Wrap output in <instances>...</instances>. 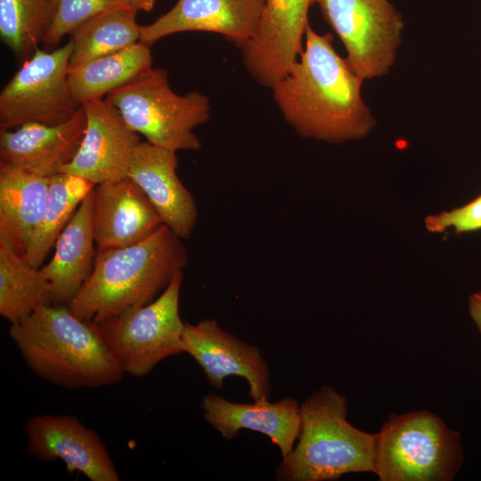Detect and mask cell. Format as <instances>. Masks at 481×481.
Listing matches in <instances>:
<instances>
[{"mask_svg":"<svg viewBox=\"0 0 481 481\" xmlns=\"http://www.w3.org/2000/svg\"><path fill=\"white\" fill-rule=\"evenodd\" d=\"M306 44L289 72L271 89L286 122L303 138L331 143L365 137L376 121L363 100L364 79L332 45V35L310 25Z\"/></svg>","mask_w":481,"mask_h":481,"instance_id":"obj_1","label":"cell"},{"mask_svg":"<svg viewBox=\"0 0 481 481\" xmlns=\"http://www.w3.org/2000/svg\"><path fill=\"white\" fill-rule=\"evenodd\" d=\"M9 336L38 377L67 388L116 384L124 372L95 322L82 320L68 306L46 304L11 324Z\"/></svg>","mask_w":481,"mask_h":481,"instance_id":"obj_2","label":"cell"},{"mask_svg":"<svg viewBox=\"0 0 481 481\" xmlns=\"http://www.w3.org/2000/svg\"><path fill=\"white\" fill-rule=\"evenodd\" d=\"M187 263L182 239L162 224L139 242L98 249L91 274L68 306L82 320L102 322L150 303Z\"/></svg>","mask_w":481,"mask_h":481,"instance_id":"obj_3","label":"cell"},{"mask_svg":"<svg viewBox=\"0 0 481 481\" xmlns=\"http://www.w3.org/2000/svg\"><path fill=\"white\" fill-rule=\"evenodd\" d=\"M301 428L292 451L276 469L281 481H329L375 471L377 434L351 425L346 398L330 386L300 405Z\"/></svg>","mask_w":481,"mask_h":481,"instance_id":"obj_4","label":"cell"},{"mask_svg":"<svg viewBox=\"0 0 481 481\" xmlns=\"http://www.w3.org/2000/svg\"><path fill=\"white\" fill-rule=\"evenodd\" d=\"M462 463L459 433L429 412L391 414L377 433L374 473L381 481H450Z\"/></svg>","mask_w":481,"mask_h":481,"instance_id":"obj_5","label":"cell"},{"mask_svg":"<svg viewBox=\"0 0 481 481\" xmlns=\"http://www.w3.org/2000/svg\"><path fill=\"white\" fill-rule=\"evenodd\" d=\"M104 99L147 142L174 151L200 149L193 129L209 119V100L197 91L175 94L166 69L151 68Z\"/></svg>","mask_w":481,"mask_h":481,"instance_id":"obj_6","label":"cell"},{"mask_svg":"<svg viewBox=\"0 0 481 481\" xmlns=\"http://www.w3.org/2000/svg\"><path fill=\"white\" fill-rule=\"evenodd\" d=\"M183 272L177 273L155 300L95 322L124 374L143 377L166 358L183 353Z\"/></svg>","mask_w":481,"mask_h":481,"instance_id":"obj_7","label":"cell"},{"mask_svg":"<svg viewBox=\"0 0 481 481\" xmlns=\"http://www.w3.org/2000/svg\"><path fill=\"white\" fill-rule=\"evenodd\" d=\"M72 42L52 52L37 48L0 94V130L29 122L56 125L80 108L69 82Z\"/></svg>","mask_w":481,"mask_h":481,"instance_id":"obj_8","label":"cell"},{"mask_svg":"<svg viewBox=\"0 0 481 481\" xmlns=\"http://www.w3.org/2000/svg\"><path fill=\"white\" fill-rule=\"evenodd\" d=\"M325 20L342 41L346 61L363 79L387 74L404 22L388 0H319Z\"/></svg>","mask_w":481,"mask_h":481,"instance_id":"obj_9","label":"cell"},{"mask_svg":"<svg viewBox=\"0 0 481 481\" xmlns=\"http://www.w3.org/2000/svg\"><path fill=\"white\" fill-rule=\"evenodd\" d=\"M319 0H265L257 29L240 49L243 63L255 80L272 88L303 52L308 11Z\"/></svg>","mask_w":481,"mask_h":481,"instance_id":"obj_10","label":"cell"},{"mask_svg":"<svg viewBox=\"0 0 481 481\" xmlns=\"http://www.w3.org/2000/svg\"><path fill=\"white\" fill-rule=\"evenodd\" d=\"M183 352L201 367L208 382L222 388L229 376L244 379L254 400H269L270 371L260 349L224 330L214 319L185 323Z\"/></svg>","mask_w":481,"mask_h":481,"instance_id":"obj_11","label":"cell"},{"mask_svg":"<svg viewBox=\"0 0 481 481\" xmlns=\"http://www.w3.org/2000/svg\"><path fill=\"white\" fill-rule=\"evenodd\" d=\"M28 452L41 461L61 460L69 471L91 481H118L119 475L100 436L71 415L39 414L25 427Z\"/></svg>","mask_w":481,"mask_h":481,"instance_id":"obj_12","label":"cell"},{"mask_svg":"<svg viewBox=\"0 0 481 481\" xmlns=\"http://www.w3.org/2000/svg\"><path fill=\"white\" fill-rule=\"evenodd\" d=\"M82 106L86 117L85 133L63 173L83 177L95 185L128 176L131 158L141 143L139 134L105 99Z\"/></svg>","mask_w":481,"mask_h":481,"instance_id":"obj_13","label":"cell"},{"mask_svg":"<svg viewBox=\"0 0 481 481\" xmlns=\"http://www.w3.org/2000/svg\"><path fill=\"white\" fill-rule=\"evenodd\" d=\"M265 0H178L153 22L140 25V42L151 46L186 31L221 34L240 49L256 33Z\"/></svg>","mask_w":481,"mask_h":481,"instance_id":"obj_14","label":"cell"},{"mask_svg":"<svg viewBox=\"0 0 481 481\" xmlns=\"http://www.w3.org/2000/svg\"><path fill=\"white\" fill-rule=\"evenodd\" d=\"M86 124L84 107L56 125L23 124L16 130H0V162L42 177L63 173L75 157Z\"/></svg>","mask_w":481,"mask_h":481,"instance_id":"obj_15","label":"cell"},{"mask_svg":"<svg viewBox=\"0 0 481 481\" xmlns=\"http://www.w3.org/2000/svg\"><path fill=\"white\" fill-rule=\"evenodd\" d=\"M176 151L141 142L130 160L128 176L143 191L163 224L182 240L196 225L198 209L191 192L179 179Z\"/></svg>","mask_w":481,"mask_h":481,"instance_id":"obj_16","label":"cell"},{"mask_svg":"<svg viewBox=\"0 0 481 481\" xmlns=\"http://www.w3.org/2000/svg\"><path fill=\"white\" fill-rule=\"evenodd\" d=\"M93 224L98 249L141 241L162 224L156 209L129 176L94 188Z\"/></svg>","mask_w":481,"mask_h":481,"instance_id":"obj_17","label":"cell"},{"mask_svg":"<svg viewBox=\"0 0 481 481\" xmlns=\"http://www.w3.org/2000/svg\"><path fill=\"white\" fill-rule=\"evenodd\" d=\"M204 420L223 438L232 440L241 429L261 433L278 446L284 458L292 451L301 428L300 405L284 397L275 403L256 400L252 404L232 403L208 393L201 399Z\"/></svg>","mask_w":481,"mask_h":481,"instance_id":"obj_18","label":"cell"},{"mask_svg":"<svg viewBox=\"0 0 481 481\" xmlns=\"http://www.w3.org/2000/svg\"><path fill=\"white\" fill-rule=\"evenodd\" d=\"M94 189L84 198L54 245L51 260L40 270L50 289V303L68 306L92 273L95 252Z\"/></svg>","mask_w":481,"mask_h":481,"instance_id":"obj_19","label":"cell"},{"mask_svg":"<svg viewBox=\"0 0 481 481\" xmlns=\"http://www.w3.org/2000/svg\"><path fill=\"white\" fill-rule=\"evenodd\" d=\"M49 181L0 162V240L22 257L40 223Z\"/></svg>","mask_w":481,"mask_h":481,"instance_id":"obj_20","label":"cell"},{"mask_svg":"<svg viewBox=\"0 0 481 481\" xmlns=\"http://www.w3.org/2000/svg\"><path fill=\"white\" fill-rule=\"evenodd\" d=\"M151 68V46L138 41L120 51L69 69L68 82L73 97L82 105L102 100Z\"/></svg>","mask_w":481,"mask_h":481,"instance_id":"obj_21","label":"cell"},{"mask_svg":"<svg viewBox=\"0 0 481 481\" xmlns=\"http://www.w3.org/2000/svg\"><path fill=\"white\" fill-rule=\"evenodd\" d=\"M94 186L83 177L67 173L50 177L44 212L24 257L29 265L41 267L77 208Z\"/></svg>","mask_w":481,"mask_h":481,"instance_id":"obj_22","label":"cell"},{"mask_svg":"<svg viewBox=\"0 0 481 481\" xmlns=\"http://www.w3.org/2000/svg\"><path fill=\"white\" fill-rule=\"evenodd\" d=\"M46 304H51L50 289L40 268L0 240L1 316L15 324Z\"/></svg>","mask_w":481,"mask_h":481,"instance_id":"obj_23","label":"cell"},{"mask_svg":"<svg viewBox=\"0 0 481 481\" xmlns=\"http://www.w3.org/2000/svg\"><path fill=\"white\" fill-rule=\"evenodd\" d=\"M136 12L123 6L103 11L71 34L69 69L116 53L140 41Z\"/></svg>","mask_w":481,"mask_h":481,"instance_id":"obj_24","label":"cell"},{"mask_svg":"<svg viewBox=\"0 0 481 481\" xmlns=\"http://www.w3.org/2000/svg\"><path fill=\"white\" fill-rule=\"evenodd\" d=\"M50 19L49 0H0L1 40L15 54L28 58L43 41Z\"/></svg>","mask_w":481,"mask_h":481,"instance_id":"obj_25","label":"cell"},{"mask_svg":"<svg viewBox=\"0 0 481 481\" xmlns=\"http://www.w3.org/2000/svg\"><path fill=\"white\" fill-rule=\"evenodd\" d=\"M51 19L43 42L55 46L93 16L121 5L117 0H49ZM125 7V6H123Z\"/></svg>","mask_w":481,"mask_h":481,"instance_id":"obj_26","label":"cell"},{"mask_svg":"<svg viewBox=\"0 0 481 481\" xmlns=\"http://www.w3.org/2000/svg\"><path fill=\"white\" fill-rule=\"evenodd\" d=\"M425 226L432 232H444L448 229L456 233L481 230V194L461 207L428 216Z\"/></svg>","mask_w":481,"mask_h":481,"instance_id":"obj_27","label":"cell"},{"mask_svg":"<svg viewBox=\"0 0 481 481\" xmlns=\"http://www.w3.org/2000/svg\"><path fill=\"white\" fill-rule=\"evenodd\" d=\"M469 314L481 333V290L469 298Z\"/></svg>","mask_w":481,"mask_h":481,"instance_id":"obj_28","label":"cell"},{"mask_svg":"<svg viewBox=\"0 0 481 481\" xmlns=\"http://www.w3.org/2000/svg\"><path fill=\"white\" fill-rule=\"evenodd\" d=\"M121 5L137 12L138 11L149 12L155 4L156 0H117Z\"/></svg>","mask_w":481,"mask_h":481,"instance_id":"obj_29","label":"cell"}]
</instances>
